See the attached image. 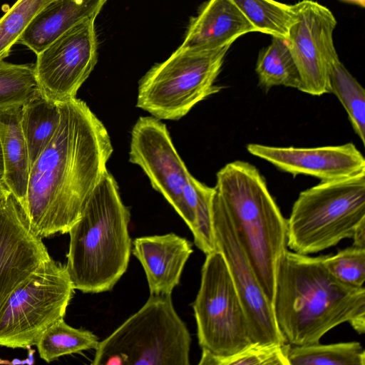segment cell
I'll list each match as a JSON object with an SVG mask.
<instances>
[{
	"instance_id": "obj_21",
	"label": "cell",
	"mask_w": 365,
	"mask_h": 365,
	"mask_svg": "<svg viewBox=\"0 0 365 365\" xmlns=\"http://www.w3.org/2000/svg\"><path fill=\"white\" fill-rule=\"evenodd\" d=\"M255 71L259 84L266 89L284 86L300 90L299 74L285 38L272 36L271 43L259 53Z\"/></svg>"
},
{
	"instance_id": "obj_9",
	"label": "cell",
	"mask_w": 365,
	"mask_h": 365,
	"mask_svg": "<svg viewBox=\"0 0 365 365\" xmlns=\"http://www.w3.org/2000/svg\"><path fill=\"white\" fill-rule=\"evenodd\" d=\"M202 349L230 356L252 344L247 319L222 254L206 255L192 303Z\"/></svg>"
},
{
	"instance_id": "obj_24",
	"label": "cell",
	"mask_w": 365,
	"mask_h": 365,
	"mask_svg": "<svg viewBox=\"0 0 365 365\" xmlns=\"http://www.w3.org/2000/svg\"><path fill=\"white\" fill-rule=\"evenodd\" d=\"M289 365H365V351L358 341L331 344L291 345Z\"/></svg>"
},
{
	"instance_id": "obj_1",
	"label": "cell",
	"mask_w": 365,
	"mask_h": 365,
	"mask_svg": "<svg viewBox=\"0 0 365 365\" xmlns=\"http://www.w3.org/2000/svg\"><path fill=\"white\" fill-rule=\"evenodd\" d=\"M59 104L60 123L31 166L24 207L42 239L68 233L113 151L107 129L84 101L73 98Z\"/></svg>"
},
{
	"instance_id": "obj_8",
	"label": "cell",
	"mask_w": 365,
	"mask_h": 365,
	"mask_svg": "<svg viewBox=\"0 0 365 365\" xmlns=\"http://www.w3.org/2000/svg\"><path fill=\"white\" fill-rule=\"evenodd\" d=\"M74 288L66 264L51 257L17 287L0 307V345L26 348L63 319Z\"/></svg>"
},
{
	"instance_id": "obj_13",
	"label": "cell",
	"mask_w": 365,
	"mask_h": 365,
	"mask_svg": "<svg viewBox=\"0 0 365 365\" xmlns=\"http://www.w3.org/2000/svg\"><path fill=\"white\" fill-rule=\"evenodd\" d=\"M94 21H81L37 54L36 77L47 97L56 101L76 98L97 63Z\"/></svg>"
},
{
	"instance_id": "obj_6",
	"label": "cell",
	"mask_w": 365,
	"mask_h": 365,
	"mask_svg": "<svg viewBox=\"0 0 365 365\" xmlns=\"http://www.w3.org/2000/svg\"><path fill=\"white\" fill-rule=\"evenodd\" d=\"M287 222V245L308 255L351 238L365 224V172L301 192Z\"/></svg>"
},
{
	"instance_id": "obj_10",
	"label": "cell",
	"mask_w": 365,
	"mask_h": 365,
	"mask_svg": "<svg viewBox=\"0 0 365 365\" xmlns=\"http://www.w3.org/2000/svg\"><path fill=\"white\" fill-rule=\"evenodd\" d=\"M129 161L143 170L153 188L172 205L193 235L195 220L184 197L190 173L165 123L153 116L137 120L131 131Z\"/></svg>"
},
{
	"instance_id": "obj_20",
	"label": "cell",
	"mask_w": 365,
	"mask_h": 365,
	"mask_svg": "<svg viewBox=\"0 0 365 365\" xmlns=\"http://www.w3.org/2000/svg\"><path fill=\"white\" fill-rule=\"evenodd\" d=\"M60 120L59 101L42 92L21 107V126L29 149L31 166L51 140Z\"/></svg>"
},
{
	"instance_id": "obj_30",
	"label": "cell",
	"mask_w": 365,
	"mask_h": 365,
	"mask_svg": "<svg viewBox=\"0 0 365 365\" xmlns=\"http://www.w3.org/2000/svg\"><path fill=\"white\" fill-rule=\"evenodd\" d=\"M352 239L354 240L353 246L365 248V224L357 228Z\"/></svg>"
},
{
	"instance_id": "obj_29",
	"label": "cell",
	"mask_w": 365,
	"mask_h": 365,
	"mask_svg": "<svg viewBox=\"0 0 365 365\" xmlns=\"http://www.w3.org/2000/svg\"><path fill=\"white\" fill-rule=\"evenodd\" d=\"M323 264L339 281L354 287H363L365 281V248L352 246L335 255H325Z\"/></svg>"
},
{
	"instance_id": "obj_16",
	"label": "cell",
	"mask_w": 365,
	"mask_h": 365,
	"mask_svg": "<svg viewBox=\"0 0 365 365\" xmlns=\"http://www.w3.org/2000/svg\"><path fill=\"white\" fill-rule=\"evenodd\" d=\"M133 254L145 271L150 294H171L178 285L192 244L175 233L136 238Z\"/></svg>"
},
{
	"instance_id": "obj_19",
	"label": "cell",
	"mask_w": 365,
	"mask_h": 365,
	"mask_svg": "<svg viewBox=\"0 0 365 365\" xmlns=\"http://www.w3.org/2000/svg\"><path fill=\"white\" fill-rule=\"evenodd\" d=\"M21 107L0 110V143L4 162L2 181L24 209L31 162L21 126Z\"/></svg>"
},
{
	"instance_id": "obj_12",
	"label": "cell",
	"mask_w": 365,
	"mask_h": 365,
	"mask_svg": "<svg viewBox=\"0 0 365 365\" xmlns=\"http://www.w3.org/2000/svg\"><path fill=\"white\" fill-rule=\"evenodd\" d=\"M216 250L224 256L245 310L252 344H287L236 231L222 205L212 197Z\"/></svg>"
},
{
	"instance_id": "obj_32",
	"label": "cell",
	"mask_w": 365,
	"mask_h": 365,
	"mask_svg": "<svg viewBox=\"0 0 365 365\" xmlns=\"http://www.w3.org/2000/svg\"><path fill=\"white\" fill-rule=\"evenodd\" d=\"M4 175V162H3V156L1 151V146L0 143V180H2Z\"/></svg>"
},
{
	"instance_id": "obj_22",
	"label": "cell",
	"mask_w": 365,
	"mask_h": 365,
	"mask_svg": "<svg viewBox=\"0 0 365 365\" xmlns=\"http://www.w3.org/2000/svg\"><path fill=\"white\" fill-rule=\"evenodd\" d=\"M99 342L91 331L71 327L61 319L41 334L36 346L40 357L51 362L64 355L96 349Z\"/></svg>"
},
{
	"instance_id": "obj_4",
	"label": "cell",
	"mask_w": 365,
	"mask_h": 365,
	"mask_svg": "<svg viewBox=\"0 0 365 365\" xmlns=\"http://www.w3.org/2000/svg\"><path fill=\"white\" fill-rule=\"evenodd\" d=\"M213 197L227 213L273 309L278 260L287 250V222L255 166L237 160L216 175Z\"/></svg>"
},
{
	"instance_id": "obj_17",
	"label": "cell",
	"mask_w": 365,
	"mask_h": 365,
	"mask_svg": "<svg viewBox=\"0 0 365 365\" xmlns=\"http://www.w3.org/2000/svg\"><path fill=\"white\" fill-rule=\"evenodd\" d=\"M254 31L255 28L232 0H209L192 19L180 48L215 49Z\"/></svg>"
},
{
	"instance_id": "obj_18",
	"label": "cell",
	"mask_w": 365,
	"mask_h": 365,
	"mask_svg": "<svg viewBox=\"0 0 365 365\" xmlns=\"http://www.w3.org/2000/svg\"><path fill=\"white\" fill-rule=\"evenodd\" d=\"M107 0H54L31 21L21 43L36 55L81 21L96 17Z\"/></svg>"
},
{
	"instance_id": "obj_28",
	"label": "cell",
	"mask_w": 365,
	"mask_h": 365,
	"mask_svg": "<svg viewBox=\"0 0 365 365\" xmlns=\"http://www.w3.org/2000/svg\"><path fill=\"white\" fill-rule=\"evenodd\" d=\"M54 0H17L0 19V62L8 57L34 17Z\"/></svg>"
},
{
	"instance_id": "obj_14",
	"label": "cell",
	"mask_w": 365,
	"mask_h": 365,
	"mask_svg": "<svg viewBox=\"0 0 365 365\" xmlns=\"http://www.w3.org/2000/svg\"><path fill=\"white\" fill-rule=\"evenodd\" d=\"M51 258L11 194L0 204V307L13 291Z\"/></svg>"
},
{
	"instance_id": "obj_3",
	"label": "cell",
	"mask_w": 365,
	"mask_h": 365,
	"mask_svg": "<svg viewBox=\"0 0 365 365\" xmlns=\"http://www.w3.org/2000/svg\"><path fill=\"white\" fill-rule=\"evenodd\" d=\"M130 217L118 185L107 170L68 232L66 267L75 289L109 291L125 272L131 252Z\"/></svg>"
},
{
	"instance_id": "obj_27",
	"label": "cell",
	"mask_w": 365,
	"mask_h": 365,
	"mask_svg": "<svg viewBox=\"0 0 365 365\" xmlns=\"http://www.w3.org/2000/svg\"><path fill=\"white\" fill-rule=\"evenodd\" d=\"M289 344H252L235 354L218 356L202 349L199 365H289Z\"/></svg>"
},
{
	"instance_id": "obj_23",
	"label": "cell",
	"mask_w": 365,
	"mask_h": 365,
	"mask_svg": "<svg viewBox=\"0 0 365 365\" xmlns=\"http://www.w3.org/2000/svg\"><path fill=\"white\" fill-rule=\"evenodd\" d=\"M329 93L344 106L351 126L362 143H365V91L339 58L329 69Z\"/></svg>"
},
{
	"instance_id": "obj_5",
	"label": "cell",
	"mask_w": 365,
	"mask_h": 365,
	"mask_svg": "<svg viewBox=\"0 0 365 365\" xmlns=\"http://www.w3.org/2000/svg\"><path fill=\"white\" fill-rule=\"evenodd\" d=\"M190 332L171 294H150L96 349L93 365H189Z\"/></svg>"
},
{
	"instance_id": "obj_33",
	"label": "cell",
	"mask_w": 365,
	"mask_h": 365,
	"mask_svg": "<svg viewBox=\"0 0 365 365\" xmlns=\"http://www.w3.org/2000/svg\"><path fill=\"white\" fill-rule=\"evenodd\" d=\"M341 1L354 4L361 7H363V8L365 6V0H341Z\"/></svg>"
},
{
	"instance_id": "obj_25",
	"label": "cell",
	"mask_w": 365,
	"mask_h": 365,
	"mask_svg": "<svg viewBox=\"0 0 365 365\" xmlns=\"http://www.w3.org/2000/svg\"><path fill=\"white\" fill-rule=\"evenodd\" d=\"M256 31L287 39L295 20L292 5L275 0H232Z\"/></svg>"
},
{
	"instance_id": "obj_2",
	"label": "cell",
	"mask_w": 365,
	"mask_h": 365,
	"mask_svg": "<svg viewBox=\"0 0 365 365\" xmlns=\"http://www.w3.org/2000/svg\"><path fill=\"white\" fill-rule=\"evenodd\" d=\"M325 255L309 257L285 250L276 271L273 311L277 327L291 345L319 343L334 327L349 322L365 331V289L346 284L323 264Z\"/></svg>"
},
{
	"instance_id": "obj_26",
	"label": "cell",
	"mask_w": 365,
	"mask_h": 365,
	"mask_svg": "<svg viewBox=\"0 0 365 365\" xmlns=\"http://www.w3.org/2000/svg\"><path fill=\"white\" fill-rule=\"evenodd\" d=\"M41 92L34 64L0 62V110L21 107Z\"/></svg>"
},
{
	"instance_id": "obj_31",
	"label": "cell",
	"mask_w": 365,
	"mask_h": 365,
	"mask_svg": "<svg viewBox=\"0 0 365 365\" xmlns=\"http://www.w3.org/2000/svg\"><path fill=\"white\" fill-rule=\"evenodd\" d=\"M11 195L10 190L4 182L0 180V204L5 201Z\"/></svg>"
},
{
	"instance_id": "obj_11",
	"label": "cell",
	"mask_w": 365,
	"mask_h": 365,
	"mask_svg": "<svg viewBox=\"0 0 365 365\" xmlns=\"http://www.w3.org/2000/svg\"><path fill=\"white\" fill-rule=\"evenodd\" d=\"M292 6L295 20L287 41L299 74V91L312 96L330 93L329 69L339 58L333 39L336 19L327 6L313 0Z\"/></svg>"
},
{
	"instance_id": "obj_7",
	"label": "cell",
	"mask_w": 365,
	"mask_h": 365,
	"mask_svg": "<svg viewBox=\"0 0 365 365\" xmlns=\"http://www.w3.org/2000/svg\"><path fill=\"white\" fill-rule=\"evenodd\" d=\"M231 45L215 49L178 48L140 80L136 107L159 120H179L219 92L214 85Z\"/></svg>"
},
{
	"instance_id": "obj_15",
	"label": "cell",
	"mask_w": 365,
	"mask_h": 365,
	"mask_svg": "<svg viewBox=\"0 0 365 365\" xmlns=\"http://www.w3.org/2000/svg\"><path fill=\"white\" fill-rule=\"evenodd\" d=\"M247 151L294 176L305 175L321 181L341 179L365 172V159L351 143L317 148L275 147L257 143Z\"/></svg>"
}]
</instances>
